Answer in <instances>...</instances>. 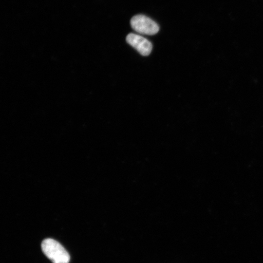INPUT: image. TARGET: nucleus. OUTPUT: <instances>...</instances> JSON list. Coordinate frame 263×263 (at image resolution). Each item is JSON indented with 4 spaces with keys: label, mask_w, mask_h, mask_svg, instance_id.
I'll list each match as a JSON object with an SVG mask.
<instances>
[{
    "label": "nucleus",
    "mask_w": 263,
    "mask_h": 263,
    "mask_svg": "<svg viewBox=\"0 0 263 263\" xmlns=\"http://www.w3.org/2000/svg\"><path fill=\"white\" fill-rule=\"evenodd\" d=\"M41 247L43 253L53 263H69L68 252L57 241L51 238L44 239Z\"/></svg>",
    "instance_id": "1"
},
{
    "label": "nucleus",
    "mask_w": 263,
    "mask_h": 263,
    "mask_svg": "<svg viewBox=\"0 0 263 263\" xmlns=\"http://www.w3.org/2000/svg\"><path fill=\"white\" fill-rule=\"evenodd\" d=\"M132 28L140 34L153 35L159 30L158 24L150 18L143 15H137L133 16L130 21Z\"/></svg>",
    "instance_id": "2"
},
{
    "label": "nucleus",
    "mask_w": 263,
    "mask_h": 263,
    "mask_svg": "<svg viewBox=\"0 0 263 263\" xmlns=\"http://www.w3.org/2000/svg\"><path fill=\"white\" fill-rule=\"evenodd\" d=\"M126 40L128 43L143 56L149 55L151 52L152 48L151 43L142 36L130 33L126 37Z\"/></svg>",
    "instance_id": "3"
}]
</instances>
